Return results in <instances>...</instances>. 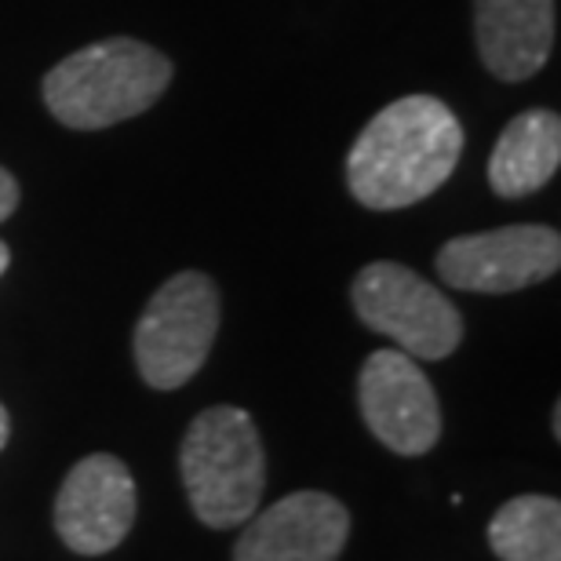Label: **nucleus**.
Listing matches in <instances>:
<instances>
[{
    "label": "nucleus",
    "instance_id": "f257e3e1",
    "mask_svg": "<svg viewBox=\"0 0 561 561\" xmlns=\"http://www.w3.org/2000/svg\"><path fill=\"white\" fill-rule=\"evenodd\" d=\"M459 153L463 128L453 110L434 95H405L379 110L354 139L346 186L373 211L409 208L448 183Z\"/></svg>",
    "mask_w": 561,
    "mask_h": 561
},
{
    "label": "nucleus",
    "instance_id": "f03ea898",
    "mask_svg": "<svg viewBox=\"0 0 561 561\" xmlns=\"http://www.w3.org/2000/svg\"><path fill=\"white\" fill-rule=\"evenodd\" d=\"M172 81L168 55L131 37H110L66 55L44 77L51 117L73 131H99L146 114Z\"/></svg>",
    "mask_w": 561,
    "mask_h": 561
},
{
    "label": "nucleus",
    "instance_id": "7ed1b4c3",
    "mask_svg": "<svg viewBox=\"0 0 561 561\" xmlns=\"http://www.w3.org/2000/svg\"><path fill=\"white\" fill-rule=\"evenodd\" d=\"M190 511L208 529H233L255 514L266 485L263 442L252 416L238 405H211L186 426L179 448Z\"/></svg>",
    "mask_w": 561,
    "mask_h": 561
},
{
    "label": "nucleus",
    "instance_id": "20e7f679",
    "mask_svg": "<svg viewBox=\"0 0 561 561\" xmlns=\"http://www.w3.org/2000/svg\"><path fill=\"white\" fill-rule=\"evenodd\" d=\"M219 332V288L208 274L183 271L168 277L146 302L136 324V365L153 390L190 383Z\"/></svg>",
    "mask_w": 561,
    "mask_h": 561
},
{
    "label": "nucleus",
    "instance_id": "39448f33",
    "mask_svg": "<svg viewBox=\"0 0 561 561\" xmlns=\"http://www.w3.org/2000/svg\"><path fill=\"white\" fill-rule=\"evenodd\" d=\"M354 310L416 362H442L463 340V318L431 280L401 263H368L354 277Z\"/></svg>",
    "mask_w": 561,
    "mask_h": 561
},
{
    "label": "nucleus",
    "instance_id": "423d86ee",
    "mask_svg": "<svg viewBox=\"0 0 561 561\" xmlns=\"http://www.w3.org/2000/svg\"><path fill=\"white\" fill-rule=\"evenodd\" d=\"M561 266V238L551 227H500L453 238L437 252V274L459 291L503 296L554 277Z\"/></svg>",
    "mask_w": 561,
    "mask_h": 561
},
{
    "label": "nucleus",
    "instance_id": "0eeeda50",
    "mask_svg": "<svg viewBox=\"0 0 561 561\" xmlns=\"http://www.w3.org/2000/svg\"><path fill=\"white\" fill-rule=\"evenodd\" d=\"M362 420L390 453L423 456L442 437V409L431 379L416 357L401 351H376L362 365L357 379Z\"/></svg>",
    "mask_w": 561,
    "mask_h": 561
},
{
    "label": "nucleus",
    "instance_id": "6e6552de",
    "mask_svg": "<svg viewBox=\"0 0 561 561\" xmlns=\"http://www.w3.org/2000/svg\"><path fill=\"white\" fill-rule=\"evenodd\" d=\"M139 496L125 459L95 453L66 474L55 500V529L70 551L95 558L125 540L136 525Z\"/></svg>",
    "mask_w": 561,
    "mask_h": 561
},
{
    "label": "nucleus",
    "instance_id": "1a4fd4ad",
    "mask_svg": "<svg viewBox=\"0 0 561 561\" xmlns=\"http://www.w3.org/2000/svg\"><path fill=\"white\" fill-rule=\"evenodd\" d=\"M351 536V514L329 492H291L249 518L233 561H335Z\"/></svg>",
    "mask_w": 561,
    "mask_h": 561
},
{
    "label": "nucleus",
    "instance_id": "9d476101",
    "mask_svg": "<svg viewBox=\"0 0 561 561\" xmlns=\"http://www.w3.org/2000/svg\"><path fill=\"white\" fill-rule=\"evenodd\" d=\"M478 51L500 81H529L554 48V0H474Z\"/></svg>",
    "mask_w": 561,
    "mask_h": 561
},
{
    "label": "nucleus",
    "instance_id": "9b49d317",
    "mask_svg": "<svg viewBox=\"0 0 561 561\" xmlns=\"http://www.w3.org/2000/svg\"><path fill=\"white\" fill-rule=\"evenodd\" d=\"M561 164V117L554 110H525L500 131L489 157V186L518 201L543 190Z\"/></svg>",
    "mask_w": 561,
    "mask_h": 561
},
{
    "label": "nucleus",
    "instance_id": "f8f14e48",
    "mask_svg": "<svg viewBox=\"0 0 561 561\" xmlns=\"http://www.w3.org/2000/svg\"><path fill=\"white\" fill-rule=\"evenodd\" d=\"M489 547L503 561H561V503L514 496L492 514Z\"/></svg>",
    "mask_w": 561,
    "mask_h": 561
},
{
    "label": "nucleus",
    "instance_id": "ddd939ff",
    "mask_svg": "<svg viewBox=\"0 0 561 561\" xmlns=\"http://www.w3.org/2000/svg\"><path fill=\"white\" fill-rule=\"evenodd\" d=\"M19 208V183L8 168H0V222Z\"/></svg>",
    "mask_w": 561,
    "mask_h": 561
},
{
    "label": "nucleus",
    "instance_id": "4468645a",
    "mask_svg": "<svg viewBox=\"0 0 561 561\" xmlns=\"http://www.w3.org/2000/svg\"><path fill=\"white\" fill-rule=\"evenodd\" d=\"M8 437H11V416H8V409L0 405V448L8 445Z\"/></svg>",
    "mask_w": 561,
    "mask_h": 561
},
{
    "label": "nucleus",
    "instance_id": "2eb2a0df",
    "mask_svg": "<svg viewBox=\"0 0 561 561\" xmlns=\"http://www.w3.org/2000/svg\"><path fill=\"white\" fill-rule=\"evenodd\" d=\"M8 263H11V252H8V244H4V241H0V274H4V271H8Z\"/></svg>",
    "mask_w": 561,
    "mask_h": 561
}]
</instances>
